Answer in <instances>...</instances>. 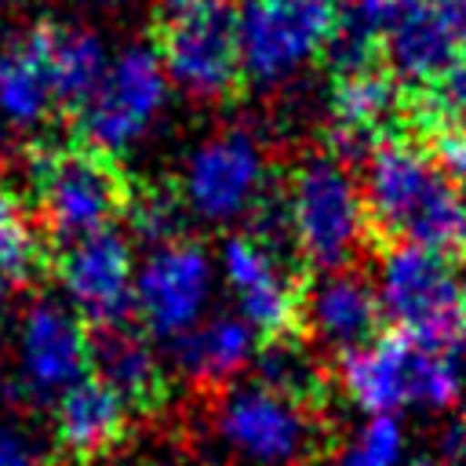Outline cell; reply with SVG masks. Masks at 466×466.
Segmentation results:
<instances>
[{"label": "cell", "instance_id": "obj_1", "mask_svg": "<svg viewBox=\"0 0 466 466\" xmlns=\"http://www.w3.org/2000/svg\"><path fill=\"white\" fill-rule=\"evenodd\" d=\"M357 197L364 255L382 262L400 248H419L455 269L466 266V200L415 146L371 149Z\"/></svg>", "mask_w": 466, "mask_h": 466}, {"label": "cell", "instance_id": "obj_2", "mask_svg": "<svg viewBox=\"0 0 466 466\" xmlns=\"http://www.w3.org/2000/svg\"><path fill=\"white\" fill-rule=\"evenodd\" d=\"M29 211L51 251L127 222L138 175L116 149L69 131L62 142H33L25 149Z\"/></svg>", "mask_w": 466, "mask_h": 466}, {"label": "cell", "instance_id": "obj_3", "mask_svg": "<svg viewBox=\"0 0 466 466\" xmlns=\"http://www.w3.org/2000/svg\"><path fill=\"white\" fill-rule=\"evenodd\" d=\"M149 44L189 95L208 102L244 98V11L237 0H157Z\"/></svg>", "mask_w": 466, "mask_h": 466}, {"label": "cell", "instance_id": "obj_4", "mask_svg": "<svg viewBox=\"0 0 466 466\" xmlns=\"http://www.w3.org/2000/svg\"><path fill=\"white\" fill-rule=\"evenodd\" d=\"M288 208L299 251L313 273L353 269L364 255L360 248V197L346 164L324 146L284 175Z\"/></svg>", "mask_w": 466, "mask_h": 466}, {"label": "cell", "instance_id": "obj_5", "mask_svg": "<svg viewBox=\"0 0 466 466\" xmlns=\"http://www.w3.org/2000/svg\"><path fill=\"white\" fill-rule=\"evenodd\" d=\"M339 379L350 397L368 411H386L408 400L451 404L455 400V364L451 350L430 346L400 328H390L371 350L339 360Z\"/></svg>", "mask_w": 466, "mask_h": 466}, {"label": "cell", "instance_id": "obj_6", "mask_svg": "<svg viewBox=\"0 0 466 466\" xmlns=\"http://www.w3.org/2000/svg\"><path fill=\"white\" fill-rule=\"evenodd\" d=\"M382 266V302L393 328L430 346L455 350L466 339V295L455 280V266L419 248H400L386 255Z\"/></svg>", "mask_w": 466, "mask_h": 466}, {"label": "cell", "instance_id": "obj_7", "mask_svg": "<svg viewBox=\"0 0 466 466\" xmlns=\"http://www.w3.org/2000/svg\"><path fill=\"white\" fill-rule=\"evenodd\" d=\"M218 426L229 444L269 462H313L331 448L328 415H313L258 382L222 400Z\"/></svg>", "mask_w": 466, "mask_h": 466}, {"label": "cell", "instance_id": "obj_8", "mask_svg": "<svg viewBox=\"0 0 466 466\" xmlns=\"http://www.w3.org/2000/svg\"><path fill=\"white\" fill-rule=\"evenodd\" d=\"M346 0H248L244 62L248 76H284L324 58Z\"/></svg>", "mask_w": 466, "mask_h": 466}, {"label": "cell", "instance_id": "obj_9", "mask_svg": "<svg viewBox=\"0 0 466 466\" xmlns=\"http://www.w3.org/2000/svg\"><path fill=\"white\" fill-rule=\"evenodd\" d=\"M51 273L80 306V317L98 324L135 320V291H131V244L116 229H102L80 237L55 251Z\"/></svg>", "mask_w": 466, "mask_h": 466}, {"label": "cell", "instance_id": "obj_10", "mask_svg": "<svg viewBox=\"0 0 466 466\" xmlns=\"http://www.w3.org/2000/svg\"><path fill=\"white\" fill-rule=\"evenodd\" d=\"M160 98H164V76L157 58L146 51H127L113 69H106L95 98L73 120V131L116 149L149 124Z\"/></svg>", "mask_w": 466, "mask_h": 466}, {"label": "cell", "instance_id": "obj_11", "mask_svg": "<svg viewBox=\"0 0 466 466\" xmlns=\"http://www.w3.org/2000/svg\"><path fill=\"white\" fill-rule=\"evenodd\" d=\"M131 437V411L98 379L84 375L55 404V451L66 466H98Z\"/></svg>", "mask_w": 466, "mask_h": 466}, {"label": "cell", "instance_id": "obj_12", "mask_svg": "<svg viewBox=\"0 0 466 466\" xmlns=\"http://www.w3.org/2000/svg\"><path fill=\"white\" fill-rule=\"evenodd\" d=\"M393 328L386 302L353 266L328 273L309 291V342H324L339 360L371 350Z\"/></svg>", "mask_w": 466, "mask_h": 466}, {"label": "cell", "instance_id": "obj_13", "mask_svg": "<svg viewBox=\"0 0 466 466\" xmlns=\"http://www.w3.org/2000/svg\"><path fill=\"white\" fill-rule=\"evenodd\" d=\"M208 291V262L193 240L157 248L138 277L135 317L153 335H175L193 324Z\"/></svg>", "mask_w": 466, "mask_h": 466}, {"label": "cell", "instance_id": "obj_14", "mask_svg": "<svg viewBox=\"0 0 466 466\" xmlns=\"http://www.w3.org/2000/svg\"><path fill=\"white\" fill-rule=\"evenodd\" d=\"M91 375H98L131 415H157L167 404V375L138 317L91 328Z\"/></svg>", "mask_w": 466, "mask_h": 466}, {"label": "cell", "instance_id": "obj_15", "mask_svg": "<svg viewBox=\"0 0 466 466\" xmlns=\"http://www.w3.org/2000/svg\"><path fill=\"white\" fill-rule=\"evenodd\" d=\"M22 371L33 390H66L91 371V328L80 309L36 302L22 324Z\"/></svg>", "mask_w": 466, "mask_h": 466}, {"label": "cell", "instance_id": "obj_16", "mask_svg": "<svg viewBox=\"0 0 466 466\" xmlns=\"http://www.w3.org/2000/svg\"><path fill=\"white\" fill-rule=\"evenodd\" d=\"M266 182L258 149L248 135L233 131L215 142H208L193 164H189V189L186 197L193 200L197 211L211 218H229L237 211H248Z\"/></svg>", "mask_w": 466, "mask_h": 466}, {"label": "cell", "instance_id": "obj_17", "mask_svg": "<svg viewBox=\"0 0 466 466\" xmlns=\"http://www.w3.org/2000/svg\"><path fill=\"white\" fill-rule=\"evenodd\" d=\"M33 40L47 62L51 84H55V102H58V116L76 120L80 109L95 98L102 76H106V55L98 47V40L87 29L76 25H62V22H36Z\"/></svg>", "mask_w": 466, "mask_h": 466}, {"label": "cell", "instance_id": "obj_18", "mask_svg": "<svg viewBox=\"0 0 466 466\" xmlns=\"http://www.w3.org/2000/svg\"><path fill=\"white\" fill-rule=\"evenodd\" d=\"M0 113L15 124H40L58 116L55 84L33 33L0 51Z\"/></svg>", "mask_w": 466, "mask_h": 466}, {"label": "cell", "instance_id": "obj_19", "mask_svg": "<svg viewBox=\"0 0 466 466\" xmlns=\"http://www.w3.org/2000/svg\"><path fill=\"white\" fill-rule=\"evenodd\" d=\"M251 357L248 328L233 317H215L178 339V364L200 386H226Z\"/></svg>", "mask_w": 466, "mask_h": 466}, {"label": "cell", "instance_id": "obj_20", "mask_svg": "<svg viewBox=\"0 0 466 466\" xmlns=\"http://www.w3.org/2000/svg\"><path fill=\"white\" fill-rule=\"evenodd\" d=\"M186 193L175 182H149L138 178L135 182V197H131V211L127 222L131 229L146 240V244H182L189 240V218H186Z\"/></svg>", "mask_w": 466, "mask_h": 466}, {"label": "cell", "instance_id": "obj_21", "mask_svg": "<svg viewBox=\"0 0 466 466\" xmlns=\"http://www.w3.org/2000/svg\"><path fill=\"white\" fill-rule=\"evenodd\" d=\"M411 106H415V131L426 120H441L466 131V44L455 47V55L441 73L411 84Z\"/></svg>", "mask_w": 466, "mask_h": 466}, {"label": "cell", "instance_id": "obj_22", "mask_svg": "<svg viewBox=\"0 0 466 466\" xmlns=\"http://www.w3.org/2000/svg\"><path fill=\"white\" fill-rule=\"evenodd\" d=\"M397 448H400V437L393 419H375L360 437V444L342 459V466H393Z\"/></svg>", "mask_w": 466, "mask_h": 466}, {"label": "cell", "instance_id": "obj_23", "mask_svg": "<svg viewBox=\"0 0 466 466\" xmlns=\"http://www.w3.org/2000/svg\"><path fill=\"white\" fill-rule=\"evenodd\" d=\"M422 4L448 25V33L459 44H466V0H422Z\"/></svg>", "mask_w": 466, "mask_h": 466}, {"label": "cell", "instance_id": "obj_24", "mask_svg": "<svg viewBox=\"0 0 466 466\" xmlns=\"http://www.w3.org/2000/svg\"><path fill=\"white\" fill-rule=\"evenodd\" d=\"M0 466H33L25 441L4 426H0Z\"/></svg>", "mask_w": 466, "mask_h": 466}, {"label": "cell", "instance_id": "obj_25", "mask_svg": "<svg viewBox=\"0 0 466 466\" xmlns=\"http://www.w3.org/2000/svg\"><path fill=\"white\" fill-rule=\"evenodd\" d=\"M448 455L451 459H466V411H462V419L455 422V430H448Z\"/></svg>", "mask_w": 466, "mask_h": 466}, {"label": "cell", "instance_id": "obj_26", "mask_svg": "<svg viewBox=\"0 0 466 466\" xmlns=\"http://www.w3.org/2000/svg\"><path fill=\"white\" fill-rule=\"evenodd\" d=\"M11 288H15V284H11V277L0 269V309H4V302H7V291H11Z\"/></svg>", "mask_w": 466, "mask_h": 466}]
</instances>
